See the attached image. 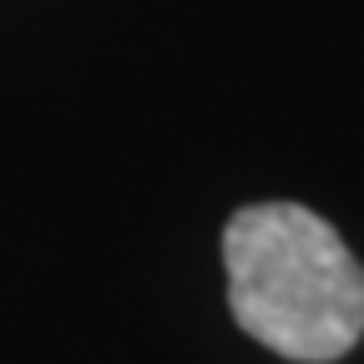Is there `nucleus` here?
I'll return each mask as SVG.
<instances>
[{"label":"nucleus","instance_id":"obj_1","mask_svg":"<svg viewBox=\"0 0 364 364\" xmlns=\"http://www.w3.org/2000/svg\"><path fill=\"white\" fill-rule=\"evenodd\" d=\"M228 309L263 349L329 364L364 334V268L339 228L299 203H253L223 228Z\"/></svg>","mask_w":364,"mask_h":364}]
</instances>
